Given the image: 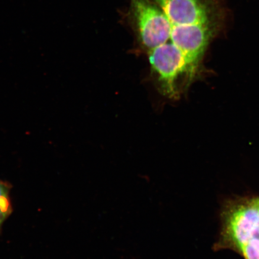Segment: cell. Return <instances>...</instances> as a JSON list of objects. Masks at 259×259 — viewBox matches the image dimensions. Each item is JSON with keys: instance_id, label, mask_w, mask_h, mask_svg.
<instances>
[{"instance_id": "1", "label": "cell", "mask_w": 259, "mask_h": 259, "mask_svg": "<svg viewBox=\"0 0 259 259\" xmlns=\"http://www.w3.org/2000/svg\"><path fill=\"white\" fill-rule=\"evenodd\" d=\"M225 0H131L129 19L148 57L181 61L197 75L208 45L228 24Z\"/></svg>"}, {"instance_id": "2", "label": "cell", "mask_w": 259, "mask_h": 259, "mask_svg": "<svg viewBox=\"0 0 259 259\" xmlns=\"http://www.w3.org/2000/svg\"><path fill=\"white\" fill-rule=\"evenodd\" d=\"M222 229L215 248H232L240 252L243 246L259 238V198L226 206L223 210Z\"/></svg>"}, {"instance_id": "3", "label": "cell", "mask_w": 259, "mask_h": 259, "mask_svg": "<svg viewBox=\"0 0 259 259\" xmlns=\"http://www.w3.org/2000/svg\"><path fill=\"white\" fill-rule=\"evenodd\" d=\"M10 189L8 184L0 181V227L12 212Z\"/></svg>"}, {"instance_id": "4", "label": "cell", "mask_w": 259, "mask_h": 259, "mask_svg": "<svg viewBox=\"0 0 259 259\" xmlns=\"http://www.w3.org/2000/svg\"><path fill=\"white\" fill-rule=\"evenodd\" d=\"M240 252L245 259H259V238L251 239L243 246Z\"/></svg>"}]
</instances>
